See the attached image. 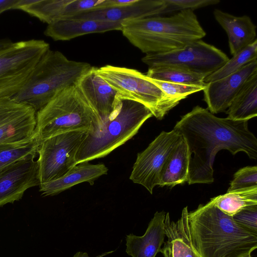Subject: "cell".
Here are the masks:
<instances>
[{"mask_svg":"<svg viewBox=\"0 0 257 257\" xmlns=\"http://www.w3.org/2000/svg\"><path fill=\"white\" fill-rule=\"evenodd\" d=\"M248 121L220 118L198 105L181 116L173 129L184 138L190 154L188 183L214 182L213 165L221 150L233 155L244 152L257 159V139L248 128Z\"/></svg>","mask_w":257,"mask_h":257,"instance_id":"1","label":"cell"},{"mask_svg":"<svg viewBox=\"0 0 257 257\" xmlns=\"http://www.w3.org/2000/svg\"><path fill=\"white\" fill-rule=\"evenodd\" d=\"M191 245L198 257H242L257 248V234L222 212L213 201L188 212Z\"/></svg>","mask_w":257,"mask_h":257,"instance_id":"2","label":"cell"},{"mask_svg":"<svg viewBox=\"0 0 257 257\" xmlns=\"http://www.w3.org/2000/svg\"><path fill=\"white\" fill-rule=\"evenodd\" d=\"M121 24L123 35L146 54L178 50L206 36L191 10L181 11L170 17H153Z\"/></svg>","mask_w":257,"mask_h":257,"instance_id":"3","label":"cell"},{"mask_svg":"<svg viewBox=\"0 0 257 257\" xmlns=\"http://www.w3.org/2000/svg\"><path fill=\"white\" fill-rule=\"evenodd\" d=\"M93 67L48 50L38 62L21 90L11 98L32 107L36 112L63 89L75 85Z\"/></svg>","mask_w":257,"mask_h":257,"instance_id":"4","label":"cell"},{"mask_svg":"<svg viewBox=\"0 0 257 257\" xmlns=\"http://www.w3.org/2000/svg\"><path fill=\"white\" fill-rule=\"evenodd\" d=\"M152 116L151 111L143 103L120 99L117 109L102 120L100 128L88 132L76 154V164L107 156L131 139Z\"/></svg>","mask_w":257,"mask_h":257,"instance_id":"5","label":"cell"},{"mask_svg":"<svg viewBox=\"0 0 257 257\" xmlns=\"http://www.w3.org/2000/svg\"><path fill=\"white\" fill-rule=\"evenodd\" d=\"M102 124L98 114L76 85H73L59 91L37 112L35 133L41 143L51 137L63 133L95 131L99 130Z\"/></svg>","mask_w":257,"mask_h":257,"instance_id":"6","label":"cell"},{"mask_svg":"<svg viewBox=\"0 0 257 257\" xmlns=\"http://www.w3.org/2000/svg\"><path fill=\"white\" fill-rule=\"evenodd\" d=\"M95 72L117 92L119 99L143 103L158 119L180 101L167 95L136 69L107 65L95 68Z\"/></svg>","mask_w":257,"mask_h":257,"instance_id":"7","label":"cell"},{"mask_svg":"<svg viewBox=\"0 0 257 257\" xmlns=\"http://www.w3.org/2000/svg\"><path fill=\"white\" fill-rule=\"evenodd\" d=\"M50 49L42 40L13 43L0 50V98H11L23 86L42 56Z\"/></svg>","mask_w":257,"mask_h":257,"instance_id":"8","label":"cell"},{"mask_svg":"<svg viewBox=\"0 0 257 257\" xmlns=\"http://www.w3.org/2000/svg\"><path fill=\"white\" fill-rule=\"evenodd\" d=\"M88 133L86 131L63 133L41 143L37 160L40 185L63 176L77 165L76 154Z\"/></svg>","mask_w":257,"mask_h":257,"instance_id":"9","label":"cell"},{"mask_svg":"<svg viewBox=\"0 0 257 257\" xmlns=\"http://www.w3.org/2000/svg\"><path fill=\"white\" fill-rule=\"evenodd\" d=\"M229 59L227 55L220 49L199 40L169 52L146 54L142 61L149 68L171 66L209 75L219 69Z\"/></svg>","mask_w":257,"mask_h":257,"instance_id":"10","label":"cell"},{"mask_svg":"<svg viewBox=\"0 0 257 257\" xmlns=\"http://www.w3.org/2000/svg\"><path fill=\"white\" fill-rule=\"evenodd\" d=\"M182 138L174 129L162 132L144 151L138 154L130 180L143 186L152 194L154 188L160 185L168 159Z\"/></svg>","mask_w":257,"mask_h":257,"instance_id":"11","label":"cell"},{"mask_svg":"<svg viewBox=\"0 0 257 257\" xmlns=\"http://www.w3.org/2000/svg\"><path fill=\"white\" fill-rule=\"evenodd\" d=\"M36 111L10 98H0V145L32 137L36 126Z\"/></svg>","mask_w":257,"mask_h":257,"instance_id":"12","label":"cell"},{"mask_svg":"<svg viewBox=\"0 0 257 257\" xmlns=\"http://www.w3.org/2000/svg\"><path fill=\"white\" fill-rule=\"evenodd\" d=\"M107 0H20L16 9L48 25L85 11L106 7Z\"/></svg>","mask_w":257,"mask_h":257,"instance_id":"13","label":"cell"},{"mask_svg":"<svg viewBox=\"0 0 257 257\" xmlns=\"http://www.w3.org/2000/svg\"><path fill=\"white\" fill-rule=\"evenodd\" d=\"M36 157L20 161L0 173V207L19 200L27 189L40 185Z\"/></svg>","mask_w":257,"mask_h":257,"instance_id":"14","label":"cell"},{"mask_svg":"<svg viewBox=\"0 0 257 257\" xmlns=\"http://www.w3.org/2000/svg\"><path fill=\"white\" fill-rule=\"evenodd\" d=\"M255 72L257 60L246 64L223 78L207 83L203 90L207 109L212 114L225 111L245 82Z\"/></svg>","mask_w":257,"mask_h":257,"instance_id":"15","label":"cell"},{"mask_svg":"<svg viewBox=\"0 0 257 257\" xmlns=\"http://www.w3.org/2000/svg\"><path fill=\"white\" fill-rule=\"evenodd\" d=\"M167 13L168 5L166 0H134L124 6L87 11L70 18L122 23L160 16Z\"/></svg>","mask_w":257,"mask_h":257,"instance_id":"16","label":"cell"},{"mask_svg":"<svg viewBox=\"0 0 257 257\" xmlns=\"http://www.w3.org/2000/svg\"><path fill=\"white\" fill-rule=\"evenodd\" d=\"M75 85L102 121L117 109L120 99L117 92L96 73L95 67H93Z\"/></svg>","mask_w":257,"mask_h":257,"instance_id":"17","label":"cell"},{"mask_svg":"<svg viewBox=\"0 0 257 257\" xmlns=\"http://www.w3.org/2000/svg\"><path fill=\"white\" fill-rule=\"evenodd\" d=\"M121 23L92 19H62L48 25L44 34L55 41H66L88 34L120 31Z\"/></svg>","mask_w":257,"mask_h":257,"instance_id":"18","label":"cell"},{"mask_svg":"<svg viewBox=\"0 0 257 257\" xmlns=\"http://www.w3.org/2000/svg\"><path fill=\"white\" fill-rule=\"evenodd\" d=\"M164 211H157L148 224L145 234L141 236L133 233L126 236V252L132 257H155L161 251L165 243Z\"/></svg>","mask_w":257,"mask_h":257,"instance_id":"19","label":"cell"},{"mask_svg":"<svg viewBox=\"0 0 257 257\" xmlns=\"http://www.w3.org/2000/svg\"><path fill=\"white\" fill-rule=\"evenodd\" d=\"M213 15L227 33L232 55L256 40V26L248 16L236 17L218 9L214 11Z\"/></svg>","mask_w":257,"mask_h":257,"instance_id":"20","label":"cell"},{"mask_svg":"<svg viewBox=\"0 0 257 257\" xmlns=\"http://www.w3.org/2000/svg\"><path fill=\"white\" fill-rule=\"evenodd\" d=\"M188 214L187 206L183 208L176 222L170 220L169 213L166 214L165 233L167 240L160 251L164 257H196L190 238Z\"/></svg>","mask_w":257,"mask_h":257,"instance_id":"21","label":"cell"},{"mask_svg":"<svg viewBox=\"0 0 257 257\" xmlns=\"http://www.w3.org/2000/svg\"><path fill=\"white\" fill-rule=\"evenodd\" d=\"M107 172L108 168L103 164L80 163L63 176L40 184L39 190L44 196L55 195L81 183L88 182L93 185L96 179L107 174Z\"/></svg>","mask_w":257,"mask_h":257,"instance_id":"22","label":"cell"},{"mask_svg":"<svg viewBox=\"0 0 257 257\" xmlns=\"http://www.w3.org/2000/svg\"><path fill=\"white\" fill-rule=\"evenodd\" d=\"M228 118L247 120L257 115V72L245 82L228 107Z\"/></svg>","mask_w":257,"mask_h":257,"instance_id":"23","label":"cell"},{"mask_svg":"<svg viewBox=\"0 0 257 257\" xmlns=\"http://www.w3.org/2000/svg\"><path fill=\"white\" fill-rule=\"evenodd\" d=\"M190 157L187 144L183 137L168 159L159 186L172 187L187 182Z\"/></svg>","mask_w":257,"mask_h":257,"instance_id":"24","label":"cell"},{"mask_svg":"<svg viewBox=\"0 0 257 257\" xmlns=\"http://www.w3.org/2000/svg\"><path fill=\"white\" fill-rule=\"evenodd\" d=\"M211 199L222 212L232 217L248 206L257 205V186L227 192Z\"/></svg>","mask_w":257,"mask_h":257,"instance_id":"25","label":"cell"},{"mask_svg":"<svg viewBox=\"0 0 257 257\" xmlns=\"http://www.w3.org/2000/svg\"><path fill=\"white\" fill-rule=\"evenodd\" d=\"M40 144L35 133L26 140L0 145V173L20 161L36 156Z\"/></svg>","mask_w":257,"mask_h":257,"instance_id":"26","label":"cell"},{"mask_svg":"<svg viewBox=\"0 0 257 257\" xmlns=\"http://www.w3.org/2000/svg\"><path fill=\"white\" fill-rule=\"evenodd\" d=\"M147 77L163 81L185 84L206 86V74L192 72L171 66H159L149 68Z\"/></svg>","mask_w":257,"mask_h":257,"instance_id":"27","label":"cell"},{"mask_svg":"<svg viewBox=\"0 0 257 257\" xmlns=\"http://www.w3.org/2000/svg\"><path fill=\"white\" fill-rule=\"evenodd\" d=\"M232 56L219 69L206 76L204 82L207 83L223 78L238 71L246 64L257 60V39Z\"/></svg>","mask_w":257,"mask_h":257,"instance_id":"28","label":"cell"},{"mask_svg":"<svg viewBox=\"0 0 257 257\" xmlns=\"http://www.w3.org/2000/svg\"><path fill=\"white\" fill-rule=\"evenodd\" d=\"M147 77L167 95L179 101L190 94L203 90L206 86L173 83Z\"/></svg>","mask_w":257,"mask_h":257,"instance_id":"29","label":"cell"},{"mask_svg":"<svg viewBox=\"0 0 257 257\" xmlns=\"http://www.w3.org/2000/svg\"><path fill=\"white\" fill-rule=\"evenodd\" d=\"M257 186V166H247L234 174L227 192Z\"/></svg>","mask_w":257,"mask_h":257,"instance_id":"30","label":"cell"},{"mask_svg":"<svg viewBox=\"0 0 257 257\" xmlns=\"http://www.w3.org/2000/svg\"><path fill=\"white\" fill-rule=\"evenodd\" d=\"M232 218L235 222L245 230L257 234V205L242 209Z\"/></svg>","mask_w":257,"mask_h":257,"instance_id":"31","label":"cell"},{"mask_svg":"<svg viewBox=\"0 0 257 257\" xmlns=\"http://www.w3.org/2000/svg\"><path fill=\"white\" fill-rule=\"evenodd\" d=\"M168 13L191 10L218 4L219 0H166Z\"/></svg>","mask_w":257,"mask_h":257,"instance_id":"32","label":"cell"},{"mask_svg":"<svg viewBox=\"0 0 257 257\" xmlns=\"http://www.w3.org/2000/svg\"><path fill=\"white\" fill-rule=\"evenodd\" d=\"M19 0H0V14L6 11L16 9Z\"/></svg>","mask_w":257,"mask_h":257,"instance_id":"33","label":"cell"},{"mask_svg":"<svg viewBox=\"0 0 257 257\" xmlns=\"http://www.w3.org/2000/svg\"><path fill=\"white\" fill-rule=\"evenodd\" d=\"M114 252V250L109 251L108 252H104L101 254H99L95 257H103L108 254ZM73 257H90L88 256V253L87 252H83L81 251H78L76 252Z\"/></svg>","mask_w":257,"mask_h":257,"instance_id":"34","label":"cell"},{"mask_svg":"<svg viewBox=\"0 0 257 257\" xmlns=\"http://www.w3.org/2000/svg\"><path fill=\"white\" fill-rule=\"evenodd\" d=\"M13 43L11 40L8 39H0V50L10 46Z\"/></svg>","mask_w":257,"mask_h":257,"instance_id":"35","label":"cell"},{"mask_svg":"<svg viewBox=\"0 0 257 257\" xmlns=\"http://www.w3.org/2000/svg\"><path fill=\"white\" fill-rule=\"evenodd\" d=\"M242 257H251V253H248V254H246V255H244V256H243Z\"/></svg>","mask_w":257,"mask_h":257,"instance_id":"36","label":"cell"},{"mask_svg":"<svg viewBox=\"0 0 257 257\" xmlns=\"http://www.w3.org/2000/svg\"><path fill=\"white\" fill-rule=\"evenodd\" d=\"M196 257H198L196 254Z\"/></svg>","mask_w":257,"mask_h":257,"instance_id":"37","label":"cell"}]
</instances>
